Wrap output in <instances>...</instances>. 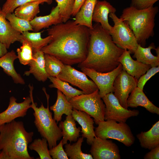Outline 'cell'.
<instances>
[{
    "instance_id": "obj_7",
    "label": "cell",
    "mask_w": 159,
    "mask_h": 159,
    "mask_svg": "<svg viewBox=\"0 0 159 159\" xmlns=\"http://www.w3.org/2000/svg\"><path fill=\"white\" fill-rule=\"evenodd\" d=\"M73 108L84 112L93 118L95 124L105 120V106L98 89L89 94L75 96L69 100Z\"/></svg>"
},
{
    "instance_id": "obj_35",
    "label": "cell",
    "mask_w": 159,
    "mask_h": 159,
    "mask_svg": "<svg viewBox=\"0 0 159 159\" xmlns=\"http://www.w3.org/2000/svg\"><path fill=\"white\" fill-rule=\"evenodd\" d=\"M46 139L42 138V139H35L28 146L31 150L36 151L39 155L40 159H52L48 148V144Z\"/></svg>"
},
{
    "instance_id": "obj_20",
    "label": "cell",
    "mask_w": 159,
    "mask_h": 159,
    "mask_svg": "<svg viewBox=\"0 0 159 159\" xmlns=\"http://www.w3.org/2000/svg\"><path fill=\"white\" fill-rule=\"evenodd\" d=\"M128 107H144L149 112L159 115V108L153 104L142 90L137 87L129 96L127 100Z\"/></svg>"
},
{
    "instance_id": "obj_28",
    "label": "cell",
    "mask_w": 159,
    "mask_h": 159,
    "mask_svg": "<svg viewBox=\"0 0 159 159\" xmlns=\"http://www.w3.org/2000/svg\"><path fill=\"white\" fill-rule=\"evenodd\" d=\"M42 4L39 1L24 4L16 8L14 13L17 16L30 21L39 13V6Z\"/></svg>"
},
{
    "instance_id": "obj_29",
    "label": "cell",
    "mask_w": 159,
    "mask_h": 159,
    "mask_svg": "<svg viewBox=\"0 0 159 159\" xmlns=\"http://www.w3.org/2000/svg\"><path fill=\"white\" fill-rule=\"evenodd\" d=\"M48 78L52 82L49 85V87L51 88H56L60 91L69 101L75 96L85 94L82 91L73 88L67 82L63 81L57 77H49Z\"/></svg>"
},
{
    "instance_id": "obj_17",
    "label": "cell",
    "mask_w": 159,
    "mask_h": 159,
    "mask_svg": "<svg viewBox=\"0 0 159 159\" xmlns=\"http://www.w3.org/2000/svg\"><path fill=\"white\" fill-rule=\"evenodd\" d=\"M72 115L81 127L82 136L86 138L87 144L91 145L96 135L94 130V120L87 113L73 108Z\"/></svg>"
},
{
    "instance_id": "obj_21",
    "label": "cell",
    "mask_w": 159,
    "mask_h": 159,
    "mask_svg": "<svg viewBox=\"0 0 159 159\" xmlns=\"http://www.w3.org/2000/svg\"><path fill=\"white\" fill-rule=\"evenodd\" d=\"M30 22L33 31L35 32H38L43 28H49L52 25L63 22L57 6L52 8L49 15L43 16H36Z\"/></svg>"
},
{
    "instance_id": "obj_37",
    "label": "cell",
    "mask_w": 159,
    "mask_h": 159,
    "mask_svg": "<svg viewBox=\"0 0 159 159\" xmlns=\"http://www.w3.org/2000/svg\"><path fill=\"white\" fill-rule=\"evenodd\" d=\"M36 1H39L43 4L45 3L51 4L52 0H6L1 8L2 11L5 14L13 13L18 7L24 4Z\"/></svg>"
},
{
    "instance_id": "obj_13",
    "label": "cell",
    "mask_w": 159,
    "mask_h": 159,
    "mask_svg": "<svg viewBox=\"0 0 159 159\" xmlns=\"http://www.w3.org/2000/svg\"><path fill=\"white\" fill-rule=\"evenodd\" d=\"M29 87L30 89L29 96L24 98L23 102L17 103L14 97L12 96L10 97L8 107L0 113V126L9 123L18 117H23L26 115L28 110L31 108V95L34 89L32 85L30 84Z\"/></svg>"
},
{
    "instance_id": "obj_8",
    "label": "cell",
    "mask_w": 159,
    "mask_h": 159,
    "mask_svg": "<svg viewBox=\"0 0 159 159\" xmlns=\"http://www.w3.org/2000/svg\"><path fill=\"white\" fill-rule=\"evenodd\" d=\"M109 16L114 23L109 32L113 42L120 48L133 53L138 44L133 32L127 24L115 13H110Z\"/></svg>"
},
{
    "instance_id": "obj_19",
    "label": "cell",
    "mask_w": 159,
    "mask_h": 159,
    "mask_svg": "<svg viewBox=\"0 0 159 159\" xmlns=\"http://www.w3.org/2000/svg\"><path fill=\"white\" fill-rule=\"evenodd\" d=\"M44 53L41 50L33 52V59L28 65L29 70L24 72V75L28 76L32 74L38 81L43 82L48 78L45 70Z\"/></svg>"
},
{
    "instance_id": "obj_38",
    "label": "cell",
    "mask_w": 159,
    "mask_h": 159,
    "mask_svg": "<svg viewBox=\"0 0 159 159\" xmlns=\"http://www.w3.org/2000/svg\"><path fill=\"white\" fill-rule=\"evenodd\" d=\"M62 140L56 146L49 149V154L53 159H68L66 153L63 147Z\"/></svg>"
},
{
    "instance_id": "obj_30",
    "label": "cell",
    "mask_w": 159,
    "mask_h": 159,
    "mask_svg": "<svg viewBox=\"0 0 159 159\" xmlns=\"http://www.w3.org/2000/svg\"><path fill=\"white\" fill-rule=\"evenodd\" d=\"M42 32H30L27 31L21 33L23 39L26 40L31 45L33 52L41 50L42 48L47 45L52 39V37L50 35L42 38L41 36Z\"/></svg>"
},
{
    "instance_id": "obj_4",
    "label": "cell",
    "mask_w": 159,
    "mask_h": 159,
    "mask_svg": "<svg viewBox=\"0 0 159 159\" xmlns=\"http://www.w3.org/2000/svg\"><path fill=\"white\" fill-rule=\"evenodd\" d=\"M158 11L157 6L138 9L130 6L123 9L120 17L128 25L138 44L144 47L146 40L154 35L155 18Z\"/></svg>"
},
{
    "instance_id": "obj_41",
    "label": "cell",
    "mask_w": 159,
    "mask_h": 159,
    "mask_svg": "<svg viewBox=\"0 0 159 159\" xmlns=\"http://www.w3.org/2000/svg\"><path fill=\"white\" fill-rule=\"evenodd\" d=\"M144 159H159V145L150 150V151L145 155Z\"/></svg>"
},
{
    "instance_id": "obj_23",
    "label": "cell",
    "mask_w": 159,
    "mask_h": 159,
    "mask_svg": "<svg viewBox=\"0 0 159 159\" xmlns=\"http://www.w3.org/2000/svg\"><path fill=\"white\" fill-rule=\"evenodd\" d=\"M17 58V56L14 50L7 52L0 57V67L5 73L11 77L15 83L24 85L25 82L24 79L17 72L14 67V61Z\"/></svg>"
},
{
    "instance_id": "obj_26",
    "label": "cell",
    "mask_w": 159,
    "mask_h": 159,
    "mask_svg": "<svg viewBox=\"0 0 159 159\" xmlns=\"http://www.w3.org/2000/svg\"><path fill=\"white\" fill-rule=\"evenodd\" d=\"M57 93L56 101L54 105L50 107V109L53 111V118L57 123L61 121L63 114L67 116L72 115L73 107L61 92L57 90Z\"/></svg>"
},
{
    "instance_id": "obj_34",
    "label": "cell",
    "mask_w": 159,
    "mask_h": 159,
    "mask_svg": "<svg viewBox=\"0 0 159 159\" xmlns=\"http://www.w3.org/2000/svg\"><path fill=\"white\" fill-rule=\"evenodd\" d=\"M22 45L16 49L17 57L21 64L28 65L33 59V52L32 47L26 40L23 39Z\"/></svg>"
},
{
    "instance_id": "obj_16",
    "label": "cell",
    "mask_w": 159,
    "mask_h": 159,
    "mask_svg": "<svg viewBox=\"0 0 159 159\" xmlns=\"http://www.w3.org/2000/svg\"><path fill=\"white\" fill-rule=\"evenodd\" d=\"M23 40L22 34L12 27L0 7V41L8 49L11 44Z\"/></svg>"
},
{
    "instance_id": "obj_32",
    "label": "cell",
    "mask_w": 159,
    "mask_h": 159,
    "mask_svg": "<svg viewBox=\"0 0 159 159\" xmlns=\"http://www.w3.org/2000/svg\"><path fill=\"white\" fill-rule=\"evenodd\" d=\"M45 70L48 77H57L63 69L64 64L55 57L44 54Z\"/></svg>"
},
{
    "instance_id": "obj_9",
    "label": "cell",
    "mask_w": 159,
    "mask_h": 159,
    "mask_svg": "<svg viewBox=\"0 0 159 159\" xmlns=\"http://www.w3.org/2000/svg\"><path fill=\"white\" fill-rule=\"evenodd\" d=\"M102 98L105 106V120L126 122L128 118L137 116L139 114L138 110L123 107L112 92L106 94Z\"/></svg>"
},
{
    "instance_id": "obj_44",
    "label": "cell",
    "mask_w": 159,
    "mask_h": 159,
    "mask_svg": "<svg viewBox=\"0 0 159 159\" xmlns=\"http://www.w3.org/2000/svg\"><path fill=\"white\" fill-rule=\"evenodd\" d=\"M155 50L156 51V52L157 54V56L159 57V47H158L157 48H155Z\"/></svg>"
},
{
    "instance_id": "obj_14",
    "label": "cell",
    "mask_w": 159,
    "mask_h": 159,
    "mask_svg": "<svg viewBox=\"0 0 159 159\" xmlns=\"http://www.w3.org/2000/svg\"><path fill=\"white\" fill-rule=\"evenodd\" d=\"M90 152L94 159H120L118 146L112 140L95 137Z\"/></svg>"
},
{
    "instance_id": "obj_3",
    "label": "cell",
    "mask_w": 159,
    "mask_h": 159,
    "mask_svg": "<svg viewBox=\"0 0 159 159\" xmlns=\"http://www.w3.org/2000/svg\"><path fill=\"white\" fill-rule=\"evenodd\" d=\"M33 132L27 131L22 121L14 120L0 126V159H34L29 153Z\"/></svg>"
},
{
    "instance_id": "obj_15",
    "label": "cell",
    "mask_w": 159,
    "mask_h": 159,
    "mask_svg": "<svg viewBox=\"0 0 159 159\" xmlns=\"http://www.w3.org/2000/svg\"><path fill=\"white\" fill-rule=\"evenodd\" d=\"M131 53L130 51L124 49L118 61L122 65L123 69L129 75L138 80L151 67L137 60H134L130 56Z\"/></svg>"
},
{
    "instance_id": "obj_31",
    "label": "cell",
    "mask_w": 159,
    "mask_h": 159,
    "mask_svg": "<svg viewBox=\"0 0 159 159\" xmlns=\"http://www.w3.org/2000/svg\"><path fill=\"white\" fill-rule=\"evenodd\" d=\"M82 137L79 138L74 143H67L64 145V150L70 159H93L91 154L82 152L81 146L83 141Z\"/></svg>"
},
{
    "instance_id": "obj_22",
    "label": "cell",
    "mask_w": 159,
    "mask_h": 159,
    "mask_svg": "<svg viewBox=\"0 0 159 159\" xmlns=\"http://www.w3.org/2000/svg\"><path fill=\"white\" fill-rule=\"evenodd\" d=\"M58 126L62 131L63 145L67 143L68 141L71 143L76 142L78 140L81 128L77 127L72 115L67 116L64 121L59 122Z\"/></svg>"
},
{
    "instance_id": "obj_27",
    "label": "cell",
    "mask_w": 159,
    "mask_h": 159,
    "mask_svg": "<svg viewBox=\"0 0 159 159\" xmlns=\"http://www.w3.org/2000/svg\"><path fill=\"white\" fill-rule=\"evenodd\" d=\"M155 49L154 44L152 42L146 48L142 47L138 44L134 52L133 57L136 60L143 64L149 65L151 67L159 66V57L152 54L151 50Z\"/></svg>"
},
{
    "instance_id": "obj_24",
    "label": "cell",
    "mask_w": 159,
    "mask_h": 159,
    "mask_svg": "<svg viewBox=\"0 0 159 159\" xmlns=\"http://www.w3.org/2000/svg\"><path fill=\"white\" fill-rule=\"evenodd\" d=\"M97 0H85L75 16L74 23L93 28L92 16L95 5Z\"/></svg>"
},
{
    "instance_id": "obj_2",
    "label": "cell",
    "mask_w": 159,
    "mask_h": 159,
    "mask_svg": "<svg viewBox=\"0 0 159 159\" xmlns=\"http://www.w3.org/2000/svg\"><path fill=\"white\" fill-rule=\"evenodd\" d=\"M90 39L86 59L78 67L87 68L105 73L112 71L120 63L119 59L124 49L113 42L108 31L99 23H96L89 29Z\"/></svg>"
},
{
    "instance_id": "obj_42",
    "label": "cell",
    "mask_w": 159,
    "mask_h": 159,
    "mask_svg": "<svg viewBox=\"0 0 159 159\" xmlns=\"http://www.w3.org/2000/svg\"><path fill=\"white\" fill-rule=\"evenodd\" d=\"M85 0H75L74 5L72 14V16H74L79 11Z\"/></svg>"
},
{
    "instance_id": "obj_11",
    "label": "cell",
    "mask_w": 159,
    "mask_h": 159,
    "mask_svg": "<svg viewBox=\"0 0 159 159\" xmlns=\"http://www.w3.org/2000/svg\"><path fill=\"white\" fill-rule=\"evenodd\" d=\"M80 69L82 72L89 77L96 84L98 88L100 96L102 98L108 93H113L114 81L122 69V67L120 63L113 70L105 73L99 72L85 67Z\"/></svg>"
},
{
    "instance_id": "obj_12",
    "label": "cell",
    "mask_w": 159,
    "mask_h": 159,
    "mask_svg": "<svg viewBox=\"0 0 159 159\" xmlns=\"http://www.w3.org/2000/svg\"><path fill=\"white\" fill-rule=\"evenodd\" d=\"M138 80L122 69L115 78L113 84L114 95L121 105L127 109V100L131 93L137 87Z\"/></svg>"
},
{
    "instance_id": "obj_43",
    "label": "cell",
    "mask_w": 159,
    "mask_h": 159,
    "mask_svg": "<svg viewBox=\"0 0 159 159\" xmlns=\"http://www.w3.org/2000/svg\"><path fill=\"white\" fill-rule=\"evenodd\" d=\"M7 48L5 45L0 41V57L7 53Z\"/></svg>"
},
{
    "instance_id": "obj_18",
    "label": "cell",
    "mask_w": 159,
    "mask_h": 159,
    "mask_svg": "<svg viewBox=\"0 0 159 159\" xmlns=\"http://www.w3.org/2000/svg\"><path fill=\"white\" fill-rule=\"evenodd\" d=\"M116 9L109 2L106 0H97L93 11L92 21L99 23L102 27L108 31H111L112 26L108 21V16L110 13H115Z\"/></svg>"
},
{
    "instance_id": "obj_10",
    "label": "cell",
    "mask_w": 159,
    "mask_h": 159,
    "mask_svg": "<svg viewBox=\"0 0 159 159\" xmlns=\"http://www.w3.org/2000/svg\"><path fill=\"white\" fill-rule=\"evenodd\" d=\"M57 77L77 87L85 94L91 93L98 89L95 83L88 79L85 74L70 65L64 64L63 69Z\"/></svg>"
},
{
    "instance_id": "obj_5",
    "label": "cell",
    "mask_w": 159,
    "mask_h": 159,
    "mask_svg": "<svg viewBox=\"0 0 159 159\" xmlns=\"http://www.w3.org/2000/svg\"><path fill=\"white\" fill-rule=\"evenodd\" d=\"M42 90L47 97V107H45L42 103L40 107H37V103L34 102L32 94L31 108L34 110L33 114L35 125L42 137L47 139L49 148L51 149L57 145V142L62 137V134L61 130L52 117V113L49 110V96L44 87Z\"/></svg>"
},
{
    "instance_id": "obj_40",
    "label": "cell",
    "mask_w": 159,
    "mask_h": 159,
    "mask_svg": "<svg viewBox=\"0 0 159 159\" xmlns=\"http://www.w3.org/2000/svg\"><path fill=\"white\" fill-rule=\"evenodd\" d=\"M158 0H131L130 6L138 9L148 8L154 6Z\"/></svg>"
},
{
    "instance_id": "obj_33",
    "label": "cell",
    "mask_w": 159,
    "mask_h": 159,
    "mask_svg": "<svg viewBox=\"0 0 159 159\" xmlns=\"http://www.w3.org/2000/svg\"><path fill=\"white\" fill-rule=\"evenodd\" d=\"M6 18L12 27L21 34L25 31H34L30 21L17 16L14 12L6 14Z\"/></svg>"
},
{
    "instance_id": "obj_1",
    "label": "cell",
    "mask_w": 159,
    "mask_h": 159,
    "mask_svg": "<svg viewBox=\"0 0 159 159\" xmlns=\"http://www.w3.org/2000/svg\"><path fill=\"white\" fill-rule=\"evenodd\" d=\"M47 32L52 39L41 49L44 54L53 56L64 64L70 65L80 63L86 59L90 39L88 27L69 20L53 25Z\"/></svg>"
},
{
    "instance_id": "obj_6",
    "label": "cell",
    "mask_w": 159,
    "mask_h": 159,
    "mask_svg": "<svg viewBox=\"0 0 159 159\" xmlns=\"http://www.w3.org/2000/svg\"><path fill=\"white\" fill-rule=\"evenodd\" d=\"M97 125L95 130L96 137L115 139L127 147L131 146L135 142V137L126 122L107 120L100 121Z\"/></svg>"
},
{
    "instance_id": "obj_36",
    "label": "cell",
    "mask_w": 159,
    "mask_h": 159,
    "mask_svg": "<svg viewBox=\"0 0 159 159\" xmlns=\"http://www.w3.org/2000/svg\"><path fill=\"white\" fill-rule=\"evenodd\" d=\"M57 3L62 22L67 21L72 16L75 0H55Z\"/></svg>"
},
{
    "instance_id": "obj_25",
    "label": "cell",
    "mask_w": 159,
    "mask_h": 159,
    "mask_svg": "<svg viewBox=\"0 0 159 159\" xmlns=\"http://www.w3.org/2000/svg\"><path fill=\"white\" fill-rule=\"evenodd\" d=\"M141 146L150 150L159 145V121L153 125L146 132H141L136 135Z\"/></svg>"
},
{
    "instance_id": "obj_39",
    "label": "cell",
    "mask_w": 159,
    "mask_h": 159,
    "mask_svg": "<svg viewBox=\"0 0 159 159\" xmlns=\"http://www.w3.org/2000/svg\"><path fill=\"white\" fill-rule=\"evenodd\" d=\"M159 71V66L151 67L138 80L137 87L143 90L144 87L147 81Z\"/></svg>"
}]
</instances>
